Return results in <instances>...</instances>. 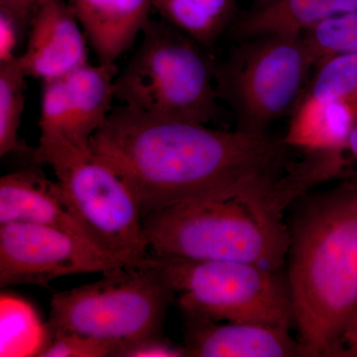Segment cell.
<instances>
[{"label": "cell", "instance_id": "1", "mask_svg": "<svg viewBox=\"0 0 357 357\" xmlns=\"http://www.w3.org/2000/svg\"><path fill=\"white\" fill-rule=\"evenodd\" d=\"M285 146L268 133L218 130L124 105L91 140V151L132 190L143 218L198 199L270 195L284 175Z\"/></svg>", "mask_w": 357, "mask_h": 357}, {"label": "cell", "instance_id": "2", "mask_svg": "<svg viewBox=\"0 0 357 357\" xmlns=\"http://www.w3.org/2000/svg\"><path fill=\"white\" fill-rule=\"evenodd\" d=\"M290 229L288 283L300 342L335 357L357 319V182L307 199Z\"/></svg>", "mask_w": 357, "mask_h": 357}, {"label": "cell", "instance_id": "3", "mask_svg": "<svg viewBox=\"0 0 357 357\" xmlns=\"http://www.w3.org/2000/svg\"><path fill=\"white\" fill-rule=\"evenodd\" d=\"M236 195L188 202L143 218L152 256L192 261H244L280 270L290 229L271 197Z\"/></svg>", "mask_w": 357, "mask_h": 357}, {"label": "cell", "instance_id": "4", "mask_svg": "<svg viewBox=\"0 0 357 357\" xmlns=\"http://www.w3.org/2000/svg\"><path fill=\"white\" fill-rule=\"evenodd\" d=\"M217 68L198 42L163 20H149L115 79V100L154 116L206 124L218 112Z\"/></svg>", "mask_w": 357, "mask_h": 357}, {"label": "cell", "instance_id": "5", "mask_svg": "<svg viewBox=\"0 0 357 357\" xmlns=\"http://www.w3.org/2000/svg\"><path fill=\"white\" fill-rule=\"evenodd\" d=\"M174 294L150 255L143 264L117 268L95 283L55 294L49 340L79 333L115 345L119 356L129 345L161 335Z\"/></svg>", "mask_w": 357, "mask_h": 357}, {"label": "cell", "instance_id": "6", "mask_svg": "<svg viewBox=\"0 0 357 357\" xmlns=\"http://www.w3.org/2000/svg\"><path fill=\"white\" fill-rule=\"evenodd\" d=\"M33 160L53 169L73 213L91 243L128 265L149 258L135 195L105 159L58 135H41Z\"/></svg>", "mask_w": 357, "mask_h": 357}, {"label": "cell", "instance_id": "7", "mask_svg": "<svg viewBox=\"0 0 357 357\" xmlns=\"http://www.w3.org/2000/svg\"><path fill=\"white\" fill-rule=\"evenodd\" d=\"M154 258L169 287L180 293L178 305L187 316L286 328L295 324L288 279L280 270L231 260Z\"/></svg>", "mask_w": 357, "mask_h": 357}, {"label": "cell", "instance_id": "8", "mask_svg": "<svg viewBox=\"0 0 357 357\" xmlns=\"http://www.w3.org/2000/svg\"><path fill=\"white\" fill-rule=\"evenodd\" d=\"M314 67L302 37L248 39L217 68L218 98L236 115L238 129L267 133L302 98Z\"/></svg>", "mask_w": 357, "mask_h": 357}, {"label": "cell", "instance_id": "9", "mask_svg": "<svg viewBox=\"0 0 357 357\" xmlns=\"http://www.w3.org/2000/svg\"><path fill=\"white\" fill-rule=\"evenodd\" d=\"M129 266L91 241L65 230L10 222L0 225V286L46 285L69 275L105 273Z\"/></svg>", "mask_w": 357, "mask_h": 357}, {"label": "cell", "instance_id": "10", "mask_svg": "<svg viewBox=\"0 0 357 357\" xmlns=\"http://www.w3.org/2000/svg\"><path fill=\"white\" fill-rule=\"evenodd\" d=\"M115 63L83 66L67 76L42 83L41 135H58L91 149L93 136L114 109Z\"/></svg>", "mask_w": 357, "mask_h": 357}, {"label": "cell", "instance_id": "11", "mask_svg": "<svg viewBox=\"0 0 357 357\" xmlns=\"http://www.w3.org/2000/svg\"><path fill=\"white\" fill-rule=\"evenodd\" d=\"M28 32L26 50L18 56L26 76L44 83L88 64V38L64 0H41Z\"/></svg>", "mask_w": 357, "mask_h": 357}, {"label": "cell", "instance_id": "12", "mask_svg": "<svg viewBox=\"0 0 357 357\" xmlns=\"http://www.w3.org/2000/svg\"><path fill=\"white\" fill-rule=\"evenodd\" d=\"M185 349L195 357H311L290 328L227 323L188 316Z\"/></svg>", "mask_w": 357, "mask_h": 357}, {"label": "cell", "instance_id": "13", "mask_svg": "<svg viewBox=\"0 0 357 357\" xmlns=\"http://www.w3.org/2000/svg\"><path fill=\"white\" fill-rule=\"evenodd\" d=\"M10 222L55 227L91 243L59 183L34 169L7 174L0 178V225Z\"/></svg>", "mask_w": 357, "mask_h": 357}, {"label": "cell", "instance_id": "14", "mask_svg": "<svg viewBox=\"0 0 357 357\" xmlns=\"http://www.w3.org/2000/svg\"><path fill=\"white\" fill-rule=\"evenodd\" d=\"M98 62L115 63L149 22L152 0H70Z\"/></svg>", "mask_w": 357, "mask_h": 357}, {"label": "cell", "instance_id": "15", "mask_svg": "<svg viewBox=\"0 0 357 357\" xmlns=\"http://www.w3.org/2000/svg\"><path fill=\"white\" fill-rule=\"evenodd\" d=\"M356 9L357 0H267L239 21L236 34L245 40L301 37L324 21Z\"/></svg>", "mask_w": 357, "mask_h": 357}, {"label": "cell", "instance_id": "16", "mask_svg": "<svg viewBox=\"0 0 357 357\" xmlns=\"http://www.w3.org/2000/svg\"><path fill=\"white\" fill-rule=\"evenodd\" d=\"M356 126L347 100L319 102L301 98L283 142L307 153L342 149Z\"/></svg>", "mask_w": 357, "mask_h": 357}, {"label": "cell", "instance_id": "17", "mask_svg": "<svg viewBox=\"0 0 357 357\" xmlns=\"http://www.w3.org/2000/svg\"><path fill=\"white\" fill-rule=\"evenodd\" d=\"M237 0H152L162 20L210 51L225 31Z\"/></svg>", "mask_w": 357, "mask_h": 357}, {"label": "cell", "instance_id": "18", "mask_svg": "<svg viewBox=\"0 0 357 357\" xmlns=\"http://www.w3.org/2000/svg\"><path fill=\"white\" fill-rule=\"evenodd\" d=\"M0 356H38L48 344V328L24 301L2 295Z\"/></svg>", "mask_w": 357, "mask_h": 357}, {"label": "cell", "instance_id": "19", "mask_svg": "<svg viewBox=\"0 0 357 357\" xmlns=\"http://www.w3.org/2000/svg\"><path fill=\"white\" fill-rule=\"evenodd\" d=\"M26 76L17 58L0 65V156L11 153L34 156L35 149L20 139L25 107Z\"/></svg>", "mask_w": 357, "mask_h": 357}, {"label": "cell", "instance_id": "20", "mask_svg": "<svg viewBox=\"0 0 357 357\" xmlns=\"http://www.w3.org/2000/svg\"><path fill=\"white\" fill-rule=\"evenodd\" d=\"M316 67L301 98L335 102L347 100L357 91V53L333 56Z\"/></svg>", "mask_w": 357, "mask_h": 357}, {"label": "cell", "instance_id": "21", "mask_svg": "<svg viewBox=\"0 0 357 357\" xmlns=\"http://www.w3.org/2000/svg\"><path fill=\"white\" fill-rule=\"evenodd\" d=\"M314 66L326 59L357 53V9L324 21L303 35Z\"/></svg>", "mask_w": 357, "mask_h": 357}, {"label": "cell", "instance_id": "22", "mask_svg": "<svg viewBox=\"0 0 357 357\" xmlns=\"http://www.w3.org/2000/svg\"><path fill=\"white\" fill-rule=\"evenodd\" d=\"M117 349L109 342L79 333H63L49 340L39 357H107L116 356Z\"/></svg>", "mask_w": 357, "mask_h": 357}, {"label": "cell", "instance_id": "23", "mask_svg": "<svg viewBox=\"0 0 357 357\" xmlns=\"http://www.w3.org/2000/svg\"><path fill=\"white\" fill-rule=\"evenodd\" d=\"M121 357H185V347H178L158 335L145 338L121 351Z\"/></svg>", "mask_w": 357, "mask_h": 357}, {"label": "cell", "instance_id": "24", "mask_svg": "<svg viewBox=\"0 0 357 357\" xmlns=\"http://www.w3.org/2000/svg\"><path fill=\"white\" fill-rule=\"evenodd\" d=\"M23 35L16 21L0 11V65L17 58L15 51Z\"/></svg>", "mask_w": 357, "mask_h": 357}, {"label": "cell", "instance_id": "25", "mask_svg": "<svg viewBox=\"0 0 357 357\" xmlns=\"http://www.w3.org/2000/svg\"><path fill=\"white\" fill-rule=\"evenodd\" d=\"M41 0H0V11L10 15L25 34Z\"/></svg>", "mask_w": 357, "mask_h": 357}, {"label": "cell", "instance_id": "26", "mask_svg": "<svg viewBox=\"0 0 357 357\" xmlns=\"http://www.w3.org/2000/svg\"><path fill=\"white\" fill-rule=\"evenodd\" d=\"M335 357H357V319L342 335Z\"/></svg>", "mask_w": 357, "mask_h": 357}, {"label": "cell", "instance_id": "27", "mask_svg": "<svg viewBox=\"0 0 357 357\" xmlns=\"http://www.w3.org/2000/svg\"><path fill=\"white\" fill-rule=\"evenodd\" d=\"M345 152H349L351 155L352 158L357 161V124L352 129L351 135H349V140H347V145L344 147Z\"/></svg>", "mask_w": 357, "mask_h": 357}, {"label": "cell", "instance_id": "28", "mask_svg": "<svg viewBox=\"0 0 357 357\" xmlns=\"http://www.w3.org/2000/svg\"><path fill=\"white\" fill-rule=\"evenodd\" d=\"M349 105H351L352 112H354V117H356V121L357 124V91L351 96L347 98Z\"/></svg>", "mask_w": 357, "mask_h": 357}]
</instances>
